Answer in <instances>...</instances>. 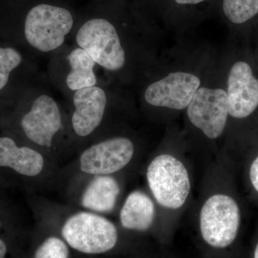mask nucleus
<instances>
[{
    "label": "nucleus",
    "mask_w": 258,
    "mask_h": 258,
    "mask_svg": "<svg viewBox=\"0 0 258 258\" xmlns=\"http://www.w3.org/2000/svg\"><path fill=\"white\" fill-rule=\"evenodd\" d=\"M8 252V247L4 241L0 239V258H5Z\"/></svg>",
    "instance_id": "20"
},
{
    "label": "nucleus",
    "mask_w": 258,
    "mask_h": 258,
    "mask_svg": "<svg viewBox=\"0 0 258 258\" xmlns=\"http://www.w3.org/2000/svg\"><path fill=\"white\" fill-rule=\"evenodd\" d=\"M224 13L232 23L248 21L258 13V0H224Z\"/></svg>",
    "instance_id": "16"
},
{
    "label": "nucleus",
    "mask_w": 258,
    "mask_h": 258,
    "mask_svg": "<svg viewBox=\"0 0 258 258\" xmlns=\"http://www.w3.org/2000/svg\"><path fill=\"white\" fill-rule=\"evenodd\" d=\"M187 115L207 137L218 138L225 130L229 115L227 92L220 88H199L187 107Z\"/></svg>",
    "instance_id": "7"
},
{
    "label": "nucleus",
    "mask_w": 258,
    "mask_h": 258,
    "mask_svg": "<svg viewBox=\"0 0 258 258\" xmlns=\"http://www.w3.org/2000/svg\"><path fill=\"white\" fill-rule=\"evenodd\" d=\"M118 181L111 175L93 176L83 190V208L97 214L113 211L120 194Z\"/></svg>",
    "instance_id": "13"
},
{
    "label": "nucleus",
    "mask_w": 258,
    "mask_h": 258,
    "mask_svg": "<svg viewBox=\"0 0 258 258\" xmlns=\"http://www.w3.org/2000/svg\"><path fill=\"white\" fill-rule=\"evenodd\" d=\"M254 258H258V243L256 245L254 251Z\"/></svg>",
    "instance_id": "22"
},
{
    "label": "nucleus",
    "mask_w": 258,
    "mask_h": 258,
    "mask_svg": "<svg viewBox=\"0 0 258 258\" xmlns=\"http://www.w3.org/2000/svg\"><path fill=\"white\" fill-rule=\"evenodd\" d=\"M200 84V79L195 75L171 73L164 79L149 86L144 98L152 106L184 109L189 106Z\"/></svg>",
    "instance_id": "9"
},
{
    "label": "nucleus",
    "mask_w": 258,
    "mask_h": 258,
    "mask_svg": "<svg viewBox=\"0 0 258 258\" xmlns=\"http://www.w3.org/2000/svg\"><path fill=\"white\" fill-rule=\"evenodd\" d=\"M133 142L125 137L102 141L83 151L80 169L91 176L111 175L125 167L134 157Z\"/></svg>",
    "instance_id": "6"
},
{
    "label": "nucleus",
    "mask_w": 258,
    "mask_h": 258,
    "mask_svg": "<svg viewBox=\"0 0 258 258\" xmlns=\"http://www.w3.org/2000/svg\"><path fill=\"white\" fill-rule=\"evenodd\" d=\"M76 40L96 64L107 71H119L124 66L125 51L115 27L108 20H88L79 29Z\"/></svg>",
    "instance_id": "5"
},
{
    "label": "nucleus",
    "mask_w": 258,
    "mask_h": 258,
    "mask_svg": "<svg viewBox=\"0 0 258 258\" xmlns=\"http://www.w3.org/2000/svg\"><path fill=\"white\" fill-rule=\"evenodd\" d=\"M73 101L75 110L71 123L80 137L91 135L103 120L107 105L106 93L98 86L75 91Z\"/></svg>",
    "instance_id": "11"
},
{
    "label": "nucleus",
    "mask_w": 258,
    "mask_h": 258,
    "mask_svg": "<svg viewBox=\"0 0 258 258\" xmlns=\"http://www.w3.org/2000/svg\"><path fill=\"white\" fill-rule=\"evenodd\" d=\"M62 114L57 102L48 95L37 97L23 115L20 125L25 137L40 147L50 148L62 127Z\"/></svg>",
    "instance_id": "8"
},
{
    "label": "nucleus",
    "mask_w": 258,
    "mask_h": 258,
    "mask_svg": "<svg viewBox=\"0 0 258 258\" xmlns=\"http://www.w3.org/2000/svg\"><path fill=\"white\" fill-rule=\"evenodd\" d=\"M22 61L23 57L16 49L0 47V91L8 84L10 74Z\"/></svg>",
    "instance_id": "17"
},
{
    "label": "nucleus",
    "mask_w": 258,
    "mask_h": 258,
    "mask_svg": "<svg viewBox=\"0 0 258 258\" xmlns=\"http://www.w3.org/2000/svg\"><path fill=\"white\" fill-rule=\"evenodd\" d=\"M67 244L59 237H47L35 251L34 258H69Z\"/></svg>",
    "instance_id": "18"
},
{
    "label": "nucleus",
    "mask_w": 258,
    "mask_h": 258,
    "mask_svg": "<svg viewBox=\"0 0 258 258\" xmlns=\"http://www.w3.org/2000/svg\"><path fill=\"white\" fill-rule=\"evenodd\" d=\"M148 184L152 195L163 208L177 210L189 196L191 184L182 163L169 154L153 159L147 168Z\"/></svg>",
    "instance_id": "2"
},
{
    "label": "nucleus",
    "mask_w": 258,
    "mask_h": 258,
    "mask_svg": "<svg viewBox=\"0 0 258 258\" xmlns=\"http://www.w3.org/2000/svg\"><path fill=\"white\" fill-rule=\"evenodd\" d=\"M227 94L231 116L246 118L255 111L258 106V79L247 62L239 61L231 68Z\"/></svg>",
    "instance_id": "10"
},
{
    "label": "nucleus",
    "mask_w": 258,
    "mask_h": 258,
    "mask_svg": "<svg viewBox=\"0 0 258 258\" xmlns=\"http://www.w3.org/2000/svg\"><path fill=\"white\" fill-rule=\"evenodd\" d=\"M74 26L69 10L60 7L40 4L34 7L25 19V36L36 50L48 52L62 46Z\"/></svg>",
    "instance_id": "3"
},
{
    "label": "nucleus",
    "mask_w": 258,
    "mask_h": 258,
    "mask_svg": "<svg viewBox=\"0 0 258 258\" xmlns=\"http://www.w3.org/2000/svg\"><path fill=\"white\" fill-rule=\"evenodd\" d=\"M61 234L72 248L85 254L104 253L118 241L114 224L92 212H79L68 217Z\"/></svg>",
    "instance_id": "1"
},
{
    "label": "nucleus",
    "mask_w": 258,
    "mask_h": 258,
    "mask_svg": "<svg viewBox=\"0 0 258 258\" xmlns=\"http://www.w3.org/2000/svg\"><path fill=\"white\" fill-rule=\"evenodd\" d=\"M71 71L66 77V84L70 90L79 91L96 86L94 73L96 62L81 47H77L68 55Z\"/></svg>",
    "instance_id": "15"
},
{
    "label": "nucleus",
    "mask_w": 258,
    "mask_h": 258,
    "mask_svg": "<svg viewBox=\"0 0 258 258\" xmlns=\"http://www.w3.org/2000/svg\"><path fill=\"white\" fill-rule=\"evenodd\" d=\"M249 177L252 186L258 192V157L254 159L251 165Z\"/></svg>",
    "instance_id": "19"
},
{
    "label": "nucleus",
    "mask_w": 258,
    "mask_h": 258,
    "mask_svg": "<svg viewBox=\"0 0 258 258\" xmlns=\"http://www.w3.org/2000/svg\"><path fill=\"white\" fill-rule=\"evenodd\" d=\"M240 224V211L235 200L217 194L204 204L200 217L203 240L215 248H225L233 243Z\"/></svg>",
    "instance_id": "4"
},
{
    "label": "nucleus",
    "mask_w": 258,
    "mask_h": 258,
    "mask_svg": "<svg viewBox=\"0 0 258 258\" xmlns=\"http://www.w3.org/2000/svg\"><path fill=\"white\" fill-rule=\"evenodd\" d=\"M155 215L152 199L143 191L136 190L125 199L120 212V221L125 229L144 232L150 228Z\"/></svg>",
    "instance_id": "14"
},
{
    "label": "nucleus",
    "mask_w": 258,
    "mask_h": 258,
    "mask_svg": "<svg viewBox=\"0 0 258 258\" xmlns=\"http://www.w3.org/2000/svg\"><path fill=\"white\" fill-rule=\"evenodd\" d=\"M176 3L178 4L181 5H195L198 4V3H202V2L205 1V0H175Z\"/></svg>",
    "instance_id": "21"
},
{
    "label": "nucleus",
    "mask_w": 258,
    "mask_h": 258,
    "mask_svg": "<svg viewBox=\"0 0 258 258\" xmlns=\"http://www.w3.org/2000/svg\"><path fill=\"white\" fill-rule=\"evenodd\" d=\"M43 155L25 146H19L10 137H0V168H7L25 177L40 176L45 169Z\"/></svg>",
    "instance_id": "12"
}]
</instances>
